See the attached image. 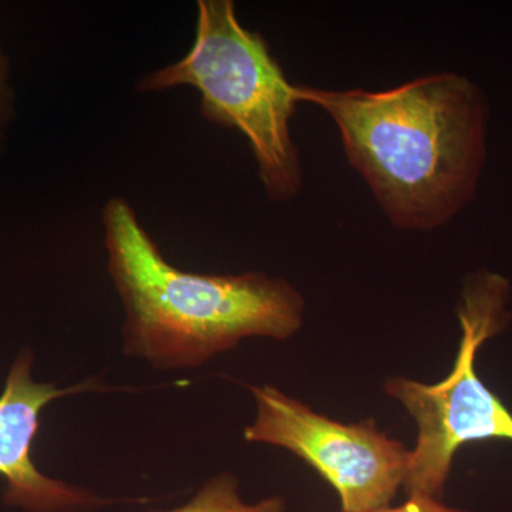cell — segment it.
<instances>
[{
  "instance_id": "5",
  "label": "cell",
  "mask_w": 512,
  "mask_h": 512,
  "mask_svg": "<svg viewBox=\"0 0 512 512\" xmlns=\"http://www.w3.org/2000/svg\"><path fill=\"white\" fill-rule=\"evenodd\" d=\"M256 419L251 443L284 447L303 458L338 491L343 512L389 508L404 484L409 451L372 424L338 423L271 386L252 387Z\"/></svg>"
},
{
  "instance_id": "3",
  "label": "cell",
  "mask_w": 512,
  "mask_h": 512,
  "mask_svg": "<svg viewBox=\"0 0 512 512\" xmlns=\"http://www.w3.org/2000/svg\"><path fill=\"white\" fill-rule=\"evenodd\" d=\"M191 86L212 123L247 137L269 197L289 201L302 187L291 120L299 103L268 43L241 25L231 0H200L194 45L180 62L148 74L141 92Z\"/></svg>"
},
{
  "instance_id": "2",
  "label": "cell",
  "mask_w": 512,
  "mask_h": 512,
  "mask_svg": "<svg viewBox=\"0 0 512 512\" xmlns=\"http://www.w3.org/2000/svg\"><path fill=\"white\" fill-rule=\"evenodd\" d=\"M103 224L109 272L126 311L127 355L163 370L194 367L242 339L285 340L301 329L305 302L284 279L181 271L121 198L107 202Z\"/></svg>"
},
{
  "instance_id": "9",
  "label": "cell",
  "mask_w": 512,
  "mask_h": 512,
  "mask_svg": "<svg viewBox=\"0 0 512 512\" xmlns=\"http://www.w3.org/2000/svg\"><path fill=\"white\" fill-rule=\"evenodd\" d=\"M6 77H8V74H6V62L3 56L0 55V116H2L3 111H5L6 100H8V97H6V92H8Z\"/></svg>"
},
{
  "instance_id": "7",
  "label": "cell",
  "mask_w": 512,
  "mask_h": 512,
  "mask_svg": "<svg viewBox=\"0 0 512 512\" xmlns=\"http://www.w3.org/2000/svg\"><path fill=\"white\" fill-rule=\"evenodd\" d=\"M171 512H285V503L282 498L272 497L245 504L238 493L237 478L222 474L208 481L190 503Z\"/></svg>"
},
{
  "instance_id": "6",
  "label": "cell",
  "mask_w": 512,
  "mask_h": 512,
  "mask_svg": "<svg viewBox=\"0 0 512 512\" xmlns=\"http://www.w3.org/2000/svg\"><path fill=\"white\" fill-rule=\"evenodd\" d=\"M32 365L30 353L23 352L10 367L0 394V476L8 483L6 503L28 512H76L110 504L83 488L46 477L33 463L30 453L46 404L92 386L56 389L33 380Z\"/></svg>"
},
{
  "instance_id": "8",
  "label": "cell",
  "mask_w": 512,
  "mask_h": 512,
  "mask_svg": "<svg viewBox=\"0 0 512 512\" xmlns=\"http://www.w3.org/2000/svg\"><path fill=\"white\" fill-rule=\"evenodd\" d=\"M370 512H460L454 508L447 507L440 500L431 498L412 497L407 503L397 508H383V510Z\"/></svg>"
},
{
  "instance_id": "1",
  "label": "cell",
  "mask_w": 512,
  "mask_h": 512,
  "mask_svg": "<svg viewBox=\"0 0 512 512\" xmlns=\"http://www.w3.org/2000/svg\"><path fill=\"white\" fill-rule=\"evenodd\" d=\"M296 89L299 103L315 104L335 121L346 158L393 227H444L476 198L490 104L473 80L443 72L383 92Z\"/></svg>"
},
{
  "instance_id": "4",
  "label": "cell",
  "mask_w": 512,
  "mask_h": 512,
  "mask_svg": "<svg viewBox=\"0 0 512 512\" xmlns=\"http://www.w3.org/2000/svg\"><path fill=\"white\" fill-rule=\"evenodd\" d=\"M508 292L503 276L484 271L471 276L460 309L463 339L450 376L437 384L402 377L386 383V392L404 404L419 426L403 484L410 498L440 500L451 461L463 444L512 441L510 410L485 387L474 367L478 348L503 328Z\"/></svg>"
}]
</instances>
